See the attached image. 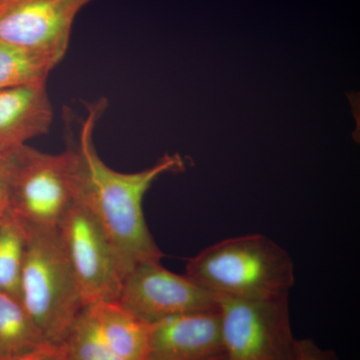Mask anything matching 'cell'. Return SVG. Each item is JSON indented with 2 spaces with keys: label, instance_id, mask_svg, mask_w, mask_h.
Listing matches in <instances>:
<instances>
[{
  "label": "cell",
  "instance_id": "cell-17",
  "mask_svg": "<svg viewBox=\"0 0 360 360\" xmlns=\"http://www.w3.org/2000/svg\"><path fill=\"white\" fill-rule=\"evenodd\" d=\"M0 360H68L61 345L46 343L37 349L15 356L0 357Z\"/></svg>",
  "mask_w": 360,
  "mask_h": 360
},
{
  "label": "cell",
  "instance_id": "cell-5",
  "mask_svg": "<svg viewBox=\"0 0 360 360\" xmlns=\"http://www.w3.org/2000/svg\"><path fill=\"white\" fill-rule=\"evenodd\" d=\"M217 300L224 360H288L295 342L288 297L246 300L217 296Z\"/></svg>",
  "mask_w": 360,
  "mask_h": 360
},
{
  "label": "cell",
  "instance_id": "cell-3",
  "mask_svg": "<svg viewBox=\"0 0 360 360\" xmlns=\"http://www.w3.org/2000/svg\"><path fill=\"white\" fill-rule=\"evenodd\" d=\"M25 229L20 300L44 340L59 345L84 309V298L58 229Z\"/></svg>",
  "mask_w": 360,
  "mask_h": 360
},
{
  "label": "cell",
  "instance_id": "cell-12",
  "mask_svg": "<svg viewBox=\"0 0 360 360\" xmlns=\"http://www.w3.org/2000/svg\"><path fill=\"white\" fill-rule=\"evenodd\" d=\"M46 343L20 297L0 290V357L26 354Z\"/></svg>",
  "mask_w": 360,
  "mask_h": 360
},
{
  "label": "cell",
  "instance_id": "cell-2",
  "mask_svg": "<svg viewBox=\"0 0 360 360\" xmlns=\"http://www.w3.org/2000/svg\"><path fill=\"white\" fill-rule=\"evenodd\" d=\"M184 274L212 295L246 300L286 298L295 281L288 251L260 233L208 246L187 260Z\"/></svg>",
  "mask_w": 360,
  "mask_h": 360
},
{
  "label": "cell",
  "instance_id": "cell-18",
  "mask_svg": "<svg viewBox=\"0 0 360 360\" xmlns=\"http://www.w3.org/2000/svg\"><path fill=\"white\" fill-rule=\"evenodd\" d=\"M11 168H13V151L9 153H0V207L7 206Z\"/></svg>",
  "mask_w": 360,
  "mask_h": 360
},
{
  "label": "cell",
  "instance_id": "cell-7",
  "mask_svg": "<svg viewBox=\"0 0 360 360\" xmlns=\"http://www.w3.org/2000/svg\"><path fill=\"white\" fill-rule=\"evenodd\" d=\"M117 302L139 321L155 323L168 317L219 309L217 296L161 262L137 265L125 276Z\"/></svg>",
  "mask_w": 360,
  "mask_h": 360
},
{
  "label": "cell",
  "instance_id": "cell-15",
  "mask_svg": "<svg viewBox=\"0 0 360 360\" xmlns=\"http://www.w3.org/2000/svg\"><path fill=\"white\" fill-rule=\"evenodd\" d=\"M68 360H122L103 340L87 305L61 343Z\"/></svg>",
  "mask_w": 360,
  "mask_h": 360
},
{
  "label": "cell",
  "instance_id": "cell-11",
  "mask_svg": "<svg viewBox=\"0 0 360 360\" xmlns=\"http://www.w3.org/2000/svg\"><path fill=\"white\" fill-rule=\"evenodd\" d=\"M87 307L99 333L118 359H148V324L130 314L117 302L94 303Z\"/></svg>",
  "mask_w": 360,
  "mask_h": 360
},
{
  "label": "cell",
  "instance_id": "cell-14",
  "mask_svg": "<svg viewBox=\"0 0 360 360\" xmlns=\"http://www.w3.org/2000/svg\"><path fill=\"white\" fill-rule=\"evenodd\" d=\"M26 243L25 226L7 208L0 217V290L18 297Z\"/></svg>",
  "mask_w": 360,
  "mask_h": 360
},
{
  "label": "cell",
  "instance_id": "cell-10",
  "mask_svg": "<svg viewBox=\"0 0 360 360\" xmlns=\"http://www.w3.org/2000/svg\"><path fill=\"white\" fill-rule=\"evenodd\" d=\"M53 108L46 84L0 89V153H9L46 134Z\"/></svg>",
  "mask_w": 360,
  "mask_h": 360
},
{
  "label": "cell",
  "instance_id": "cell-8",
  "mask_svg": "<svg viewBox=\"0 0 360 360\" xmlns=\"http://www.w3.org/2000/svg\"><path fill=\"white\" fill-rule=\"evenodd\" d=\"M91 0H0V41L60 63L80 9Z\"/></svg>",
  "mask_w": 360,
  "mask_h": 360
},
{
  "label": "cell",
  "instance_id": "cell-6",
  "mask_svg": "<svg viewBox=\"0 0 360 360\" xmlns=\"http://www.w3.org/2000/svg\"><path fill=\"white\" fill-rule=\"evenodd\" d=\"M85 305L117 302L124 276L115 251L82 201L75 202L58 227Z\"/></svg>",
  "mask_w": 360,
  "mask_h": 360
},
{
  "label": "cell",
  "instance_id": "cell-9",
  "mask_svg": "<svg viewBox=\"0 0 360 360\" xmlns=\"http://www.w3.org/2000/svg\"><path fill=\"white\" fill-rule=\"evenodd\" d=\"M219 309L148 324L146 360H224Z\"/></svg>",
  "mask_w": 360,
  "mask_h": 360
},
{
  "label": "cell",
  "instance_id": "cell-19",
  "mask_svg": "<svg viewBox=\"0 0 360 360\" xmlns=\"http://www.w3.org/2000/svg\"><path fill=\"white\" fill-rule=\"evenodd\" d=\"M7 210V206H4V207H0V217L4 214V212Z\"/></svg>",
  "mask_w": 360,
  "mask_h": 360
},
{
  "label": "cell",
  "instance_id": "cell-13",
  "mask_svg": "<svg viewBox=\"0 0 360 360\" xmlns=\"http://www.w3.org/2000/svg\"><path fill=\"white\" fill-rule=\"evenodd\" d=\"M58 65L42 54L0 41V89L46 84Z\"/></svg>",
  "mask_w": 360,
  "mask_h": 360
},
{
  "label": "cell",
  "instance_id": "cell-4",
  "mask_svg": "<svg viewBox=\"0 0 360 360\" xmlns=\"http://www.w3.org/2000/svg\"><path fill=\"white\" fill-rule=\"evenodd\" d=\"M75 200L70 151L58 155L23 146L13 151L7 208L25 227L56 229Z\"/></svg>",
  "mask_w": 360,
  "mask_h": 360
},
{
  "label": "cell",
  "instance_id": "cell-16",
  "mask_svg": "<svg viewBox=\"0 0 360 360\" xmlns=\"http://www.w3.org/2000/svg\"><path fill=\"white\" fill-rule=\"evenodd\" d=\"M288 360H340L335 352L324 349L311 340H295Z\"/></svg>",
  "mask_w": 360,
  "mask_h": 360
},
{
  "label": "cell",
  "instance_id": "cell-1",
  "mask_svg": "<svg viewBox=\"0 0 360 360\" xmlns=\"http://www.w3.org/2000/svg\"><path fill=\"white\" fill-rule=\"evenodd\" d=\"M105 106L104 99L89 104L77 137L66 148L72 156L75 198L87 206L108 236L125 278L137 265L161 262L165 257L149 231L142 202L160 175L181 172L186 165L179 155H165L153 167L134 174L108 167L94 142Z\"/></svg>",
  "mask_w": 360,
  "mask_h": 360
}]
</instances>
